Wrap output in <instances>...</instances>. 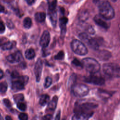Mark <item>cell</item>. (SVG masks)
Listing matches in <instances>:
<instances>
[{
    "mask_svg": "<svg viewBox=\"0 0 120 120\" xmlns=\"http://www.w3.org/2000/svg\"><path fill=\"white\" fill-rule=\"evenodd\" d=\"M97 2L99 15L101 16L107 20H111L114 17V10L108 1L101 0Z\"/></svg>",
    "mask_w": 120,
    "mask_h": 120,
    "instance_id": "1",
    "label": "cell"
},
{
    "mask_svg": "<svg viewBox=\"0 0 120 120\" xmlns=\"http://www.w3.org/2000/svg\"><path fill=\"white\" fill-rule=\"evenodd\" d=\"M82 66L91 74H96L100 69V65L95 59L92 58H85L82 60Z\"/></svg>",
    "mask_w": 120,
    "mask_h": 120,
    "instance_id": "2",
    "label": "cell"
},
{
    "mask_svg": "<svg viewBox=\"0 0 120 120\" xmlns=\"http://www.w3.org/2000/svg\"><path fill=\"white\" fill-rule=\"evenodd\" d=\"M103 70L107 75L116 77L120 76V67L116 64L112 63L104 64L103 66Z\"/></svg>",
    "mask_w": 120,
    "mask_h": 120,
    "instance_id": "3",
    "label": "cell"
},
{
    "mask_svg": "<svg viewBox=\"0 0 120 120\" xmlns=\"http://www.w3.org/2000/svg\"><path fill=\"white\" fill-rule=\"evenodd\" d=\"M72 51L79 55H85L88 53V49L84 44L78 39H74L71 43Z\"/></svg>",
    "mask_w": 120,
    "mask_h": 120,
    "instance_id": "4",
    "label": "cell"
},
{
    "mask_svg": "<svg viewBox=\"0 0 120 120\" xmlns=\"http://www.w3.org/2000/svg\"><path fill=\"white\" fill-rule=\"evenodd\" d=\"M72 91L74 95L77 97H83L88 95L89 89L87 86L83 83H77L73 85Z\"/></svg>",
    "mask_w": 120,
    "mask_h": 120,
    "instance_id": "5",
    "label": "cell"
},
{
    "mask_svg": "<svg viewBox=\"0 0 120 120\" xmlns=\"http://www.w3.org/2000/svg\"><path fill=\"white\" fill-rule=\"evenodd\" d=\"M97 105L92 103H84L78 104L75 105L74 108V112H93L92 109L97 107Z\"/></svg>",
    "mask_w": 120,
    "mask_h": 120,
    "instance_id": "6",
    "label": "cell"
},
{
    "mask_svg": "<svg viewBox=\"0 0 120 120\" xmlns=\"http://www.w3.org/2000/svg\"><path fill=\"white\" fill-rule=\"evenodd\" d=\"M84 81L87 83L98 85H101L105 83V79L104 78L95 75H90L85 77L84 78Z\"/></svg>",
    "mask_w": 120,
    "mask_h": 120,
    "instance_id": "7",
    "label": "cell"
},
{
    "mask_svg": "<svg viewBox=\"0 0 120 120\" xmlns=\"http://www.w3.org/2000/svg\"><path fill=\"white\" fill-rule=\"evenodd\" d=\"M93 20L97 24L103 28L108 29L110 27V23L109 22V20L105 19L100 15H96L94 16Z\"/></svg>",
    "mask_w": 120,
    "mask_h": 120,
    "instance_id": "8",
    "label": "cell"
},
{
    "mask_svg": "<svg viewBox=\"0 0 120 120\" xmlns=\"http://www.w3.org/2000/svg\"><path fill=\"white\" fill-rule=\"evenodd\" d=\"M7 60L12 63L20 62L23 60V57L20 51H17L14 53L8 55L6 58Z\"/></svg>",
    "mask_w": 120,
    "mask_h": 120,
    "instance_id": "9",
    "label": "cell"
},
{
    "mask_svg": "<svg viewBox=\"0 0 120 120\" xmlns=\"http://www.w3.org/2000/svg\"><path fill=\"white\" fill-rule=\"evenodd\" d=\"M93 113V112H75L72 116L71 120H89V118L92 116Z\"/></svg>",
    "mask_w": 120,
    "mask_h": 120,
    "instance_id": "10",
    "label": "cell"
},
{
    "mask_svg": "<svg viewBox=\"0 0 120 120\" xmlns=\"http://www.w3.org/2000/svg\"><path fill=\"white\" fill-rule=\"evenodd\" d=\"M43 62L42 60L40 58H39L36 62L34 68V73L36 78V81L37 82H39L40 80Z\"/></svg>",
    "mask_w": 120,
    "mask_h": 120,
    "instance_id": "11",
    "label": "cell"
},
{
    "mask_svg": "<svg viewBox=\"0 0 120 120\" xmlns=\"http://www.w3.org/2000/svg\"><path fill=\"white\" fill-rule=\"evenodd\" d=\"M50 41V34L48 31L45 30L43 32L39 41V44L43 48L48 46Z\"/></svg>",
    "mask_w": 120,
    "mask_h": 120,
    "instance_id": "12",
    "label": "cell"
},
{
    "mask_svg": "<svg viewBox=\"0 0 120 120\" xmlns=\"http://www.w3.org/2000/svg\"><path fill=\"white\" fill-rule=\"evenodd\" d=\"M11 88L15 91H19L24 89V84L21 81L16 80L12 82Z\"/></svg>",
    "mask_w": 120,
    "mask_h": 120,
    "instance_id": "13",
    "label": "cell"
},
{
    "mask_svg": "<svg viewBox=\"0 0 120 120\" xmlns=\"http://www.w3.org/2000/svg\"><path fill=\"white\" fill-rule=\"evenodd\" d=\"M68 22V19L66 17L63 16L60 19V27L61 34H65L66 32V25Z\"/></svg>",
    "mask_w": 120,
    "mask_h": 120,
    "instance_id": "14",
    "label": "cell"
},
{
    "mask_svg": "<svg viewBox=\"0 0 120 120\" xmlns=\"http://www.w3.org/2000/svg\"><path fill=\"white\" fill-rule=\"evenodd\" d=\"M86 44H87L90 47L94 50H98L99 48V45L97 40L94 38H91V37L90 38Z\"/></svg>",
    "mask_w": 120,
    "mask_h": 120,
    "instance_id": "15",
    "label": "cell"
},
{
    "mask_svg": "<svg viewBox=\"0 0 120 120\" xmlns=\"http://www.w3.org/2000/svg\"><path fill=\"white\" fill-rule=\"evenodd\" d=\"M58 99V97L57 96H55L53 97L52 99L49 102L48 105V108L49 110L53 111L55 109L57 106Z\"/></svg>",
    "mask_w": 120,
    "mask_h": 120,
    "instance_id": "16",
    "label": "cell"
},
{
    "mask_svg": "<svg viewBox=\"0 0 120 120\" xmlns=\"http://www.w3.org/2000/svg\"><path fill=\"white\" fill-rule=\"evenodd\" d=\"M35 19L38 22H43L45 21V14L43 12H38L35 14Z\"/></svg>",
    "mask_w": 120,
    "mask_h": 120,
    "instance_id": "17",
    "label": "cell"
},
{
    "mask_svg": "<svg viewBox=\"0 0 120 120\" xmlns=\"http://www.w3.org/2000/svg\"><path fill=\"white\" fill-rule=\"evenodd\" d=\"M36 56L34 50L32 48H29L26 50L25 52V56L28 60H32L35 58Z\"/></svg>",
    "mask_w": 120,
    "mask_h": 120,
    "instance_id": "18",
    "label": "cell"
},
{
    "mask_svg": "<svg viewBox=\"0 0 120 120\" xmlns=\"http://www.w3.org/2000/svg\"><path fill=\"white\" fill-rule=\"evenodd\" d=\"M49 99H50V97L47 94L42 95L39 99V103L40 105L42 106H44L48 103L49 101Z\"/></svg>",
    "mask_w": 120,
    "mask_h": 120,
    "instance_id": "19",
    "label": "cell"
},
{
    "mask_svg": "<svg viewBox=\"0 0 120 120\" xmlns=\"http://www.w3.org/2000/svg\"><path fill=\"white\" fill-rule=\"evenodd\" d=\"M32 24V22L31 19L29 17H25L23 21V25L24 28L26 29H29L31 27Z\"/></svg>",
    "mask_w": 120,
    "mask_h": 120,
    "instance_id": "20",
    "label": "cell"
},
{
    "mask_svg": "<svg viewBox=\"0 0 120 120\" xmlns=\"http://www.w3.org/2000/svg\"><path fill=\"white\" fill-rule=\"evenodd\" d=\"M50 18L52 25L55 27L57 22V14L55 11L51 12L50 14Z\"/></svg>",
    "mask_w": 120,
    "mask_h": 120,
    "instance_id": "21",
    "label": "cell"
},
{
    "mask_svg": "<svg viewBox=\"0 0 120 120\" xmlns=\"http://www.w3.org/2000/svg\"><path fill=\"white\" fill-rule=\"evenodd\" d=\"M14 46V43L11 41H7L2 46L1 48L3 50H8L11 49Z\"/></svg>",
    "mask_w": 120,
    "mask_h": 120,
    "instance_id": "22",
    "label": "cell"
},
{
    "mask_svg": "<svg viewBox=\"0 0 120 120\" xmlns=\"http://www.w3.org/2000/svg\"><path fill=\"white\" fill-rule=\"evenodd\" d=\"M57 1L56 0H51L48 1V9L50 12L54 11L56 7Z\"/></svg>",
    "mask_w": 120,
    "mask_h": 120,
    "instance_id": "23",
    "label": "cell"
},
{
    "mask_svg": "<svg viewBox=\"0 0 120 120\" xmlns=\"http://www.w3.org/2000/svg\"><path fill=\"white\" fill-rule=\"evenodd\" d=\"M79 38L83 41H84V42H85L86 43H87L88 41L89 40V39H90V38L88 34H87L86 33H84V32H82L80 33L79 35Z\"/></svg>",
    "mask_w": 120,
    "mask_h": 120,
    "instance_id": "24",
    "label": "cell"
},
{
    "mask_svg": "<svg viewBox=\"0 0 120 120\" xmlns=\"http://www.w3.org/2000/svg\"><path fill=\"white\" fill-rule=\"evenodd\" d=\"M13 98L15 101L17 103L22 102L24 99V97L22 94H18L15 95L14 96Z\"/></svg>",
    "mask_w": 120,
    "mask_h": 120,
    "instance_id": "25",
    "label": "cell"
},
{
    "mask_svg": "<svg viewBox=\"0 0 120 120\" xmlns=\"http://www.w3.org/2000/svg\"><path fill=\"white\" fill-rule=\"evenodd\" d=\"M8 88V84L6 82H3L0 83V92H5Z\"/></svg>",
    "mask_w": 120,
    "mask_h": 120,
    "instance_id": "26",
    "label": "cell"
},
{
    "mask_svg": "<svg viewBox=\"0 0 120 120\" xmlns=\"http://www.w3.org/2000/svg\"><path fill=\"white\" fill-rule=\"evenodd\" d=\"M52 83V78L49 77L47 76L45 78V83H44V87L45 88H48L49 87Z\"/></svg>",
    "mask_w": 120,
    "mask_h": 120,
    "instance_id": "27",
    "label": "cell"
},
{
    "mask_svg": "<svg viewBox=\"0 0 120 120\" xmlns=\"http://www.w3.org/2000/svg\"><path fill=\"white\" fill-rule=\"evenodd\" d=\"M72 64L75 67H76L77 68H82V63L78 59L75 58L74 59L73 61H72Z\"/></svg>",
    "mask_w": 120,
    "mask_h": 120,
    "instance_id": "28",
    "label": "cell"
},
{
    "mask_svg": "<svg viewBox=\"0 0 120 120\" xmlns=\"http://www.w3.org/2000/svg\"><path fill=\"white\" fill-rule=\"evenodd\" d=\"M88 17V14L86 11H83L82 12V13L80 14L79 15L80 19L82 21H85L86 19H87Z\"/></svg>",
    "mask_w": 120,
    "mask_h": 120,
    "instance_id": "29",
    "label": "cell"
},
{
    "mask_svg": "<svg viewBox=\"0 0 120 120\" xmlns=\"http://www.w3.org/2000/svg\"><path fill=\"white\" fill-rule=\"evenodd\" d=\"M64 58V53L63 51H60L54 56V59L57 60H62Z\"/></svg>",
    "mask_w": 120,
    "mask_h": 120,
    "instance_id": "30",
    "label": "cell"
},
{
    "mask_svg": "<svg viewBox=\"0 0 120 120\" xmlns=\"http://www.w3.org/2000/svg\"><path fill=\"white\" fill-rule=\"evenodd\" d=\"M17 107L19 110L22 111H24L26 109V105L22 102L17 103Z\"/></svg>",
    "mask_w": 120,
    "mask_h": 120,
    "instance_id": "31",
    "label": "cell"
},
{
    "mask_svg": "<svg viewBox=\"0 0 120 120\" xmlns=\"http://www.w3.org/2000/svg\"><path fill=\"white\" fill-rule=\"evenodd\" d=\"M20 120H28V116L25 113H21L18 116Z\"/></svg>",
    "mask_w": 120,
    "mask_h": 120,
    "instance_id": "32",
    "label": "cell"
},
{
    "mask_svg": "<svg viewBox=\"0 0 120 120\" xmlns=\"http://www.w3.org/2000/svg\"><path fill=\"white\" fill-rule=\"evenodd\" d=\"M87 32L90 34H91V35H93L95 34V31L94 29V28L91 26H88V27L87 29Z\"/></svg>",
    "mask_w": 120,
    "mask_h": 120,
    "instance_id": "33",
    "label": "cell"
},
{
    "mask_svg": "<svg viewBox=\"0 0 120 120\" xmlns=\"http://www.w3.org/2000/svg\"><path fill=\"white\" fill-rule=\"evenodd\" d=\"M5 26L3 22L0 21V34H2L5 32Z\"/></svg>",
    "mask_w": 120,
    "mask_h": 120,
    "instance_id": "34",
    "label": "cell"
},
{
    "mask_svg": "<svg viewBox=\"0 0 120 120\" xmlns=\"http://www.w3.org/2000/svg\"><path fill=\"white\" fill-rule=\"evenodd\" d=\"M11 76L13 79H16L19 76V73L16 71H14L12 72L11 74Z\"/></svg>",
    "mask_w": 120,
    "mask_h": 120,
    "instance_id": "35",
    "label": "cell"
},
{
    "mask_svg": "<svg viewBox=\"0 0 120 120\" xmlns=\"http://www.w3.org/2000/svg\"><path fill=\"white\" fill-rule=\"evenodd\" d=\"M3 102L5 105L8 107H10L11 106V104L10 101L7 98H5L3 99Z\"/></svg>",
    "mask_w": 120,
    "mask_h": 120,
    "instance_id": "36",
    "label": "cell"
},
{
    "mask_svg": "<svg viewBox=\"0 0 120 120\" xmlns=\"http://www.w3.org/2000/svg\"><path fill=\"white\" fill-rule=\"evenodd\" d=\"M52 116L50 114H48L45 115L43 117V120H52Z\"/></svg>",
    "mask_w": 120,
    "mask_h": 120,
    "instance_id": "37",
    "label": "cell"
},
{
    "mask_svg": "<svg viewBox=\"0 0 120 120\" xmlns=\"http://www.w3.org/2000/svg\"><path fill=\"white\" fill-rule=\"evenodd\" d=\"M6 41V38H0V46H2L4 43L7 42Z\"/></svg>",
    "mask_w": 120,
    "mask_h": 120,
    "instance_id": "38",
    "label": "cell"
},
{
    "mask_svg": "<svg viewBox=\"0 0 120 120\" xmlns=\"http://www.w3.org/2000/svg\"><path fill=\"white\" fill-rule=\"evenodd\" d=\"M60 111L59 110L58 112L55 116L54 120H60Z\"/></svg>",
    "mask_w": 120,
    "mask_h": 120,
    "instance_id": "39",
    "label": "cell"
},
{
    "mask_svg": "<svg viewBox=\"0 0 120 120\" xmlns=\"http://www.w3.org/2000/svg\"><path fill=\"white\" fill-rule=\"evenodd\" d=\"M35 1H36L35 0H26V2H27L28 5H32L33 4H34L35 3Z\"/></svg>",
    "mask_w": 120,
    "mask_h": 120,
    "instance_id": "40",
    "label": "cell"
},
{
    "mask_svg": "<svg viewBox=\"0 0 120 120\" xmlns=\"http://www.w3.org/2000/svg\"><path fill=\"white\" fill-rule=\"evenodd\" d=\"M7 24L8 25V27L10 28H13V24L12 23V22H7Z\"/></svg>",
    "mask_w": 120,
    "mask_h": 120,
    "instance_id": "41",
    "label": "cell"
},
{
    "mask_svg": "<svg viewBox=\"0 0 120 120\" xmlns=\"http://www.w3.org/2000/svg\"><path fill=\"white\" fill-rule=\"evenodd\" d=\"M3 75H4V73H3V71L1 69H0V79H2L3 78Z\"/></svg>",
    "mask_w": 120,
    "mask_h": 120,
    "instance_id": "42",
    "label": "cell"
},
{
    "mask_svg": "<svg viewBox=\"0 0 120 120\" xmlns=\"http://www.w3.org/2000/svg\"><path fill=\"white\" fill-rule=\"evenodd\" d=\"M4 11V7L0 4V12H3Z\"/></svg>",
    "mask_w": 120,
    "mask_h": 120,
    "instance_id": "43",
    "label": "cell"
},
{
    "mask_svg": "<svg viewBox=\"0 0 120 120\" xmlns=\"http://www.w3.org/2000/svg\"><path fill=\"white\" fill-rule=\"evenodd\" d=\"M6 120H12L11 117L10 116H8V115H7L6 116Z\"/></svg>",
    "mask_w": 120,
    "mask_h": 120,
    "instance_id": "44",
    "label": "cell"
},
{
    "mask_svg": "<svg viewBox=\"0 0 120 120\" xmlns=\"http://www.w3.org/2000/svg\"><path fill=\"white\" fill-rule=\"evenodd\" d=\"M62 120H65V119H63Z\"/></svg>",
    "mask_w": 120,
    "mask_h": 120,
    "instance_id": "45",
    "label": "cell"
}]
</instances>
